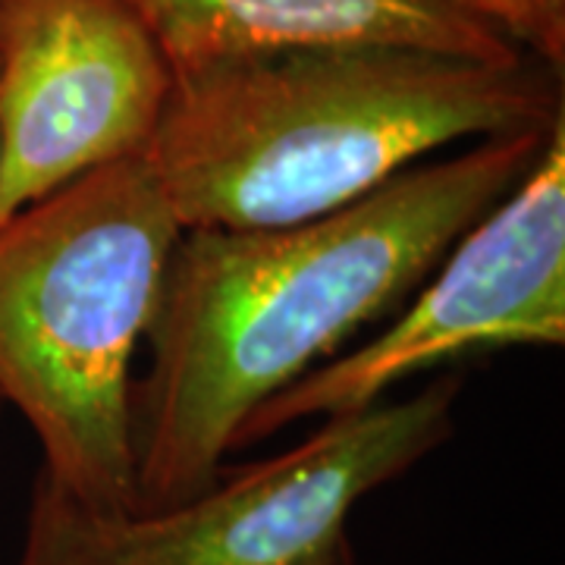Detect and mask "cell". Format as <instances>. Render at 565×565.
Returning a JSON list of instances; mask_svg holds the SVG:
<instances>
[{
    "instance_id": "cell-1",
    "label": "cell",
    "mask_w": 565,
    "mask_h": 565,
    "mask_svg": "<svg viewBox=\"0 0 565 565\" xmlns=\"http://www.w3.org/2000/svg\"><path fill=\"white\" fill-rule=\"evenodd\" d=\"M550 129L487 136L311 221L182 230L145 333L151 367L132 381L136 512L214 484L245 418L393 315Z\"/></svg>"
},
{
    "instance_id": "cell-2",
    "label": "cell",
    "mask_w": 565,
    "mask_h": 565,
    "mask_svg": "<svg viewBox=\"0 0 565 565\" xmlns=\"http://www.w3.org/2000/svg\"><path fill=\"white\" fill-rule=\"evenodd\" d=\"M563 114V73L531 54L311 47L177 73L145 161L182 230L286 226L359 202L452 141Z\"/></svg>"
},
{
    "instance_id": "cell-3",
    "label": "cell",
    "mask_w": 565,
    "mask_h": 565,
    "mask_svg": "<svg viewBox=\"0 0 565 565\" xmlns=\"http://www.w3.org/2000/svg\"><path fill=\"white\" fill-rule=\"evenodd\" d=\"M180 233L145 154L0 221V399L39 437V484L92 515L136 512L132 359Z\"/></svg>"
},
{
    "instance_id": "cell-4",
    "label": "cell",
    "mask_w": 565,
    "mask_h": 565,
    "mask_svg": "<svg viewBox=\"0 0 565 565\" xmlns=\"http://www.w3.org/2000/svg\"><path fill=\"white\" fill-rule=\"evenodd\" d=\"M459 377L323 418L280 456L223 468L158 512L92 515L35 481L17 565H323L367 493L452 437Z\"/></svg>"
},
{
    "instance_id": "cell-5",
    "label": "cell",
    "mask_w": 565,
    "mask_h": 565,
    "mask_svg": "<svg viewBox=\"0 0 565 565\" xmlns=\"http://www.w3.org/2000/svg\"><path fill=\"white\" fill-rule=\"evenodd\" d=\"M367 343L333 355L258 405L233 449L308 418L386 399L393 386L478 352L565 343V117L537 161L471 223Z\"/></svg>"
},
{
    "instance_id": "cell-6",
    "label": "cell",
    "mask_w": 565,
    "mask_h": 565,
    "mask_svg": "<svg viewBox=\"0 0 565 565\" xmlns=\"http://www.w3.org/2000/svg\"><path fill=\"white\" fill-rule=\"evenodd\" d=\"M170 88L126 0H0V221L145 154Z\"/></svg>"
},
{
    "instance_id": "cell-7",
    "label": "cell",
    "mask_w": 565,
    "mask_h": 565,
    "mask_svg": "<svg viewBox=\"0 0 565 565\" xmlns=\"http://www.w3.org/2000/svg\"><path fill=\"white\" fill-rule=\"evenodd\" d=\"M170 73L311 47H418L475 61L527 51L465 0H126Z\"/></svg>"
},
{
    "instance_id": "cell-8",
    "label": "cell",
    "mask_w": 565,
    "mask_h": 565,
    "mask_svg": "<svg viewBox=\"0 0 565 565\" xmlns=\"http://www.w3.org/2000/svg\"><path fill=\"white\" fill-rule=\"evenodd\" d=\"M500 25L531 57L565 70V0H500Z\"/></svg>"
},
{
    "instance_id": "cell-9",
    "label": "cell",
    "mask_w": 565,
    "mask_h": 565,
    "mask_svg": "<svg viewBox=\"0 0 565 565\" xmlns=\"http://www.w3.org/2000/svg\"><path fill=\"white\" fill-rule=\"evenodd\" d=\"M323 565H359V559H355V550H352V541H345V544H340L333 553H330V559Z\"/></svg>"
},
{
    "instance_id": "cell-10",
    "label": "cell",
    "mask_w": 565,
    "mask_h": 565,
    "mask_svg": "<svg viewBox=\"0 0 565 565\" xmlns=\"http://www.w3.org/2000/svg\"><path fill=\"white\" fill-rule=\"evenodd\" d=\"M465 3H471L481 17H487L490 22H497V0H465Z\"/></svg>"
}]
</instances>
